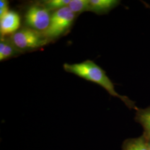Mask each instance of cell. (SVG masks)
I'll return each instance as SVG.
<instances>
[{"instance_id":"8fae6325","label":"cell","mask_w":150,"mask_h":150,"mask_svg":"<svg viewBox=\"0 0 150 150\" xmlns=\"http://www.w3.org/2000/svg\"><path fill=\"white\" fill-rule=\"evenodd\" d=\"M71 0H50L44 3V6L49 11H57L68 7Z\"/></svg>"},{"instance_id":"9c48e42d","label":"cell","mask_w":150,"mask_h":150,"mask_svg":"<svg viewBox=\"0 0 150 150\" xmlns=\"http://www.w3.org/2000/svg\"><path fill=\"white\" fill-rule=\"evenodd\" d=\"M19 51L11 40L1 38L0 41V61L7 59L15 55Z\"/></svg>"},{"instance_id":"7a4b0ae2","label":"cell","mask_w":150,"mask_h":150,"mask_svg":"<svg viewBox=\"0 0 150 150\" xmlns=\"http://www.w3.org/2000/svg\"><path fill=\"white\" fill-rule=\"evenodd\" d=\"M76 14L68 7L54 11L47 29L42 33L46 38L59 37L66 32L75 20Z\"/></svg>"},{"instance_id":"277c9868","label":"cell","mask_w":150,"mask_h":150,"mask_svg":"<svg viewBox=\"0 0 150 150\" xmlns=\"http://www.w3.org/2000/svg\"><path fill=\"white\" fill-rule=\"evenodd\" d=\"M51 15L44 6L35 5L31 6L25 14V22L32 29L43 33L48 28Z\"/></svg>"},{"instance_id":"5bb4252c","label":"cell","mask_w":150,"mask_h":150,"mask_svg":"<svg viewBox=\"0 0 150 150\" xmlns=\"http://www.w3.org/2000/svg\"><path fill=\"white\" fill-rule=\"evenodd\" d=\"M148 139V144H149V150H150V139Z\"/></svg>"},{"instance_id":"4fadbf2b","label":"cell","mask_w":150,"mask_h":150,"mask_svg":"<svg viewBox=\"0 0 150 150\" xmlns=\"http://www.w3.org/2000/svg\"><path fill=\"white\" fill-rule=\"evenodd\" d=\"M141 2L143 3V4L145 5L146 8H150V5L149 4H148L147 2H146L145 1H141Z\"/></svg>"},{"instance_id":"30bf717a","label":"cell","mask_w":150,"mask_h":150,"mask_svg":"<svg viewBox=\"0 0 150 150\" xmlns=\"http://www.w3.org/2000/svg\"><path fill=\"white\" fill-rule=\"evenodd\" d=\"M68 7L76 15L90 11V0H71Z\"/></svg>"},{"instance_id":"ba28073f","label":"cell","mask_w":150,"mask_h":150,"mask_svg":"<svg viewBox=\"0 0 150 150\" xmlns=\"http://www.w3.org/2000/svg\"><path fill=\"white\" fill-rule=\"evenodd\" d=\"M122 150H149L148 139L143 135L138 138L126 140L122 146Z\"/></svg>"},{"instance_id":"3957f363","label":"cell","mask_w":150,"mask_h":150,"mask_svg":"<svg viewBox=\"0 0 150 150\" xmlns=\"http://www.w3.org/2000/svg\"><path fill=\"white\" fill-rule=\"evenodd\" d=\"M11 41L19 50L39 48L48 42L42 32L31 28H24L13 34Z\"/></svg>"},{"instance_id":"8992f818","label":"cell","mask_w":150,"mask_h":150,"mask_svg":"<svg viewBox=\"0 0 150 150\" xmlns=\"http://www.w3.org/2000/svg\"><path fill=\"white\" fill-rule=\"evenodd\" d=\"M120 2L118 0H90V11L99 15H105Z\"/></svg>"},{"instance_id":"52a82bcc","label":"cell","mask_w":150,"mask_h":150,"mask_svg":"<svg viewBox=\"0 0 150 150\" xmlns=\"http://www.w3.org/2000/svg\"><path fill=\"white\" fill-rule=\"evenodd\" d=\"M135 120L141 124L144 129V136L150 139V106L145 109H139L136 110Z\"/></svg>"},{"instance_id":"5b68a950","label":"cell","mask_w":150,"mask_h":150,"mask_svg":"<svg viewBox=\"0 0 150 150\" xmlns=\"http://www.w3.org/2000/svg\"><path fill=\"white\" fill-rule=\"evenodd\" d=\"M20 17L15 11H8L0 17V33L1 36L14 34L20 26Z\"/></svg>"},{"instance_id":"6da1fadb","label":"cell","mask_w":150,"mask_h":150,"mask_svg":"<svg viewBox=\"0 0 150 150\" xmlns=\"http://www.w3.org/2000/svg\"><path fill=\"white\" fill-rule=\"evenodd\" d=\"M64 69L69 73L77 75L81 78L101 86L111 96L120 98L129 109L138 110L134 101L130 100L128 97L118 94L115 89L112 82L107 76L106 72L93 61L86 60L78 64H64Z\"/></svg>"},{"instance_id":"7c38bea8","label":"cell","mask_w":150,"mask_h":150,"mask_svg":"<svg viewBox=\"0 0 150 150\" xmlns=\"http://www.w3.org/2000/svg\"><path fill=\"white\" fill-rule=\"evenodd\" d=\"M8 10V2L6 0L0 1V17L6 13Z\"/></svg>"}]
</instances>
